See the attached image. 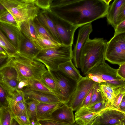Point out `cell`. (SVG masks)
Here are the masks:
<instances>
[{
	"mask_svg": "<svg viewBox=\"0 0 125 125\" xmlns=\"http://www.w3.org/2000/svg\"><path fill=\"white\" fill-rule=\"evenodd\" d=\"M109 7L104 0H52L50 12L80 27L106 16Z\"/></svg>",
	"mask_w": 125,
	"mask_h": 125,
	"instance_id": "6da1fadb",
	"label": "cell"
},
{
	"mask_svg": "<svg viewBox=\"0 0 125 125\" xmlns=\"http://www.w3.org/2000/svg\"><path fill=\"white\" fill-rule=\"evenodd\" d=\"M107 42L103 38L88 39L81 51L79 68L85 76L94 67L105 62Z\"/></svg>",
	"mask_w": 125,
	"mask_h": 125,
	"instance_id": "7a4b0ae2",
	"label": "cell"
},
{
	"mask_svg": "<svg viewBox=\"0 0 125 125\" xmlns=\"http://www.w3.org/2000/svg\"><path fill=\"white\" fill-rule=\"evenodd\" d=\"M72 59V46L61 44L42 50L34 59L44 64L48 71L54 72L59 70L60 65Z\"/></svg>",
	"mask_w": 125,
	"mask_h": 125,
	"instance_id": "3957f363",
	"label": "cell"
},
{
	"mask_svg": "<svg viewBox=\"0 0 125 125\" xmlns=\"http://www.w3.org/2000/svg\"><path fill=\"white\" fill-rule=\"evenodd\" d=\"M9 57L17 71L20 81L23 79L40 80L42 75L48 71L45 65L41 62L18 52Z\"/></svg>",
	"mask_w": 125,
	"mask_h": 125,
	"instance_id": "277c9868",
	"label": "cell"
},
{
	"mask_svg": "<svg viewBox=\"0 0 125 125\" xmlns=\"http://www.w3.org/2000/svg\"><path fill=\"white\" fill-rule=\"evenodd\" d=\"M0 3L13 16L20 30L22 22L34 20L39 13L34 0H0Z\"/></svg>",
	"mask_w": 125,
	"mask_h": 125,
	"instance_id": "5b68a950",
	"label": "cell"
},
{
	"mask_svg": "<svg viewBox=\"0 0 125 125\" xmlns=\"http://www.w3.org/2000/svg\"><path fill=\"white\" fill-rule=\"evenodd\" d=\"M117 71L104 62L94 67L85 76L99 83L107 84L115 87H125V81L118 75Z\"/></svg>",
	"mask_w": 125,
	"mask_h": 125,
	"instance_id": "8992f818",
	"label": "cell"
},
{
	"mask_svg": "<svg viewBox=\"0 0 125 125\" xmlns=\"http://www.w3.org/2000/svg\"><path fill=\"white\" fill-rule=\"evenodd\" d=\"M105 60L119 65L125 63V32L114 35L107 42Z\"/></svg>",
	"mask_w": 125,
	"mask_h": 125,
	"instance_id": "52a82bcc",
	"label": "cell"
},
{
	"mask_svg": "<svg viewBox=\"0 0 125 125\" xmlns=\"http://www.w3.org/2000/svg\"><path fill=\"white\" fill-rule=\"evenodd\" d=\"M49 72L56 83L55 95L61 103L66 104L75 91L77 83L59 70Z\"/></svg>",
	"mask_w": 125,
	"mask_h": 125,
	"instance_id": "ba28073f",
	"label": "cell"
},
{
	"mask_svg": "<svg viewBox=\"0 0 125 125\" xmlns=\"http://www.w3.org/2000/svg\"><path fill=\"white\" fill-rule=\"evenodd\" d=\"M97 83L87 76H82L77 82L76 89L66 104L73 111L78 110L85 97Z\"/></svg>",
	"mask_w": 125,
	"mask_h": 125,
	"instance_id": "9c48e42d",
	"label": "cell"
},
{
	"mask_svg": "<svg viewBox=\"0 0 125 125\" xmlns=\"http://www.w3.org/2000/svg\"><path fill=\"white\" fill-rule=\"evenodd\" d=\"M53 21L62 44L72 46L74 32L79 27L74 25L52 13L48 12Z\"/></svg>",
	"mask_w": 125,
	"mask_h": 125,
	"instance_id": "30bf717a",
	"label": "cell"
},
{
	"mask_svg": "<svg viewBox=\"0 0 125 125\" xmlns=\"http://www.w3.org/2000/svg\"><path fill=\"white\" fill-rule=\"evenodd\" d=\"M125 119V113L120 110L109 107L99 113L92 125H116Z\"/></svg>",
	"mask_w": 125,
	"mask_h": 125,
	"instance_id": "8fae6325",
	"label": "cell"
},
{
	"mask_svg": "<svg viewBox=\"0 0 125 125\" xmlns=\"http://www.w3.org/2000/svg\"><path fill=\"white\" fill-rule=\"evenodd\" d=\"M93 31L91 23L80 27L78 30L77 39L73 50V63L77 68L79 67L80 55L82 49L86 41L89 38V35Z\"/></svg>",
	"mask_w": 125,
	"mask_h": 125,
	"instance_id": "7c38bea8",
	"label": "cell"
},
{
	"mask_svg": "<svg viewBox=\"0 0 125 125\" xmlns=\"http://www.w3.org/2000/svg\"><path fill=\"white\" fill-rule=\"evenodd\" d=\"M22 91L26 100L34 99L40 103L50 104L62 103L58 97L54 95L46 94L32 90L26 87L24 88Z\"/></svg>",
	"mask_w": 125,
	"mask_h": 125,
	"instance_id": "4fadbf2b",
	"label": "cell"
},
{
	"mask_svg": "<svg viewBox=\"0 0 125 125\" xmlns=\"http://www.w3.org/2000/svg\"><path fill=\"white\" fill-rule=\"evenodd\" d=\"M72 108L65 104L56 109L52 113L53 120L61 123L72 124L75 122Z\"/></svg>",
	"mask_w": 125,
	"mask_h": 125,
	"instance_id": "5bb4252c",
	"label": "cell"
},
{
	"mask_svg": "<svg viewBox=\"0 0 125 125\" xmlns=\"http://www.w3.org/2000/svg\"><path fill=\"white\" fill-rule=\"evenodd\" d=\"M41 50L33 41L24 35L18 52L28 58L34 59Z\"/></svg>",
	"mask_w": 125,
	"mask_h": 125,
	"instance_id": "9a60e30c",
	"label": "cell"
},
{
	"mask_svg": "<svg viewBox=\"0 0 125 125\" xmlns=\"http://www.w3.org/2000/svg\"><path fill=\"white\" fill-rule=\"evenodd\" d=\"M0 30L17 48L18 52L24 35L19 28L0 22Z\"/></svg>",
	"mask_w": 125,
	"mask_h": 125,
	"instance_id": "2e32d148",
	"label": "cell"
},
{
	"mask_svg": "<svg viewBox=\"0 0 125 125\" xmlns=\"http://www.w3.org/2000/svg\"><path fill=\"white\" fill-rule=\"evenodd\" d=\"M64 104H50L40 103L38 105L37 110V116L38 120H53L52 115L57 108Z\"/></svg>",
	"mask_w": 125,
	"mask_h": 125,
	"instance_id": "e0dca14e",
	"label": "cell"
},
{
	"mask_svg": "<svg viewBox=\"0 0 125 125\" xmlns=\"http://www.w3.org/2000/svg\"><path fill=\"white\" fill-rule=\"evenodd\" d=\"M37 18L40 22L48 31L55 41L59 44H62L56 31L54 23L48 12L44 11L39 13Z\"/></svg>",
	"mask_w": 125,
	"mask_h": 125,
	"instance_id": "ac0fdd59",
	"label": "cell"
},
{
	"mask_svg": "<svg viewBox=\"0 0 125 125\" xmlns=\"http://www.w3.org/2000/svg\"><path fill=\"white\" fill-rule=\"evenodd\" d=\"M99 113H93L86 108H80L75 113V122L79 125H92Z\"/></svg>",
	"mask_w": 125,
	"mask_h": 125,
	"instance_id": "d6986e66",
	"label": "cell"
},
{
	"mask_svg": "<svg viewBox=\"0 0 125 125\" xmlns=\"http://www.w3.org/2000/svg\"><path fill=\"white\" fill-rule=\"evenodd\" d=\"M125 3V0H115L109 7L106 15L108 23L115 29L116 26L117 17L120 10Z\"/></svg>",
	"mask_w": 125,
	"mask_h": 125,
	"instance_id": "ffe728a7",
	"label": "cell"
},
{
	"mask_svg": "<svg viewBox=\"0 0 125 125\" xmlns=\"http://www.w3.org/2000/svg\"><path fill=\"white\" fill-rule=\"evenodd\" d=\"M6 61L0 66V79H17L19 81L18 73L9 57Z\"/></svg>",
	"mask_w": 125,
	"mask_h": 125,
	"instance_id": "44dd1931",
	"label": "cell"
},
{
	"mask_svg": "<svg viewBox=\"0 0 125 125\" xmlns=\"http://www.w3.org/2000/svg\"><path fill=\"white\" fill-rule=\"evenodd\" d=\"M72 60L60 65L59 69L66 75L77 83L82 76L81 75L80 71L74 65Z\"/></svg>",
	"mask_w": 125,
	"mask_h": 125,
	"instance_id": "7402d4cb",
	"label": "cell"
},
{
	"mask_svg": "<svg viewBox=\"0 0 125 125\" xmlns=\"http://www.w3.org/2000/svg\"><path fill=\"white\" fill-rule=\"evenodd\" d=\"M20 30L23 34L29 39L34 41L37 39L38 33L33 20H29L22 22L20 26Z\"/></svg>",
	"mask_w": 125,
	"mask_h": 125,
	"instance_id": "603a6c76",
	"label": "cell"
},
{
	"mask_svg": "<svg viewBox=\"0 0 125 125\" xmlns=\"http://www.w3.org/2000/svg\"><path fill=\"white\" fill-rule=\"evenodd\" d=\"M0 46L7 52L9 56L18 52V50L1 30H0Z\"/></svg>",
	"mask_w": 125,
	"mask_h": 125,
	"instance_id": "cb8c5ba5",
	"label": "cell"
},
{
	"mask_svg": "<svg viewBox=\"0 0 125 125\" xmlns=\"http://www.w3.org/2000/svg\"><path fill=\"white\" fill-rule=\"evenodd\" d=\"M29 81V84L26 87L30 89L46 94L55 95L54 92L41 80L32 79Z\"/></svg>",
	"mask_w": 125,
	"mask_h": 125,
	"instance_id": "d4e9b609",
	"label": "cell"
},
{
	"mask_svg": "<svg viewBox=\"0 0 125 125\" xmlns=\"http://www.w3.org/2000/svg\"><path fill=\"white\" fill-rule=\"evenodd\" d=\"M7 99L8 106L10 108L12 113L14 112L15 105L17 103L26 100L23 91L18 89L13 93L8 95Z\"/></svg>",
	"mask_w": 125,
	"mask_h": 125,
	"instance_id": "484cf974",
	"label": "cell"
},
{
	"mask_svg": "<svg viewBox=\"0 0 125 125\" xmlns=\"http://www.w3.org/2000/svg\"><path fill=\"white\" fill-rule=\"evenodd\" d=\"M33 41L42 50L54 47L60 45L44 37L38 33L37 39Z\"/></svg>",
	"mask_w": 125,
	"mask_h": 125,
	"instance_id": "4316f807",
	"label": "cell"
},
{
	"mask_svg": "<svg viewBox=\"0 0 125 125\" xmlns=\"http://www.w3.org/2000/svg\"><path fill=\"white\" fill-rule=\"evenodd\" d=\"M12 118V112L9 106L0 107V125H10Z\"/></svg>",
	"mask_w": 125,
	"mask_h": 125,
	"instance_id": "83f0119b",
	"label": "cell"
},
{
	"mask_svg": "<svg viewBox=\"0 0 125 125\" xmlns=\"http://www.w3.org/2000/svg\"><path fill=\"white\" fill-rule=\"evenodd\" d=\"M103 101H108L104 96L101 92L99 83H97L94 87L91 100L87 107L97 103Z\"/></svg>",
	"mask_w": 125,
	"mask_h": 125,
	"instance_id": "f1b7e54d",
	"label": "cell"
},
{
	"mask_svg": "<svg viewBox=\"0 0 125 125\" xmlns=\"http://www.w3.org/2000/svg\"><path fill=\"white\" fill-rule=\"evenodd\" d=\"M29 119H37V107L40 102L34 99L26 100Z\"/></svg>",
	"mask_w": 125,
	"mask_h": 125,
	"instance_id": "f546056e",
	"label": "cell"
},
{
	"mask_svg": "<svg viewBox=\"0 0 125 125\" xmlns=\"http://www.w3.org/2000/svg\"><path fill=\"white\" fill-rule=\"evenodd\" d=\"M33 21L35 28L39 34L46 38L50 40L58 43L48 31L40 22L37 17L33 20Z\"/></svg>",
	"mask_w": 125,
	"mask_h": 125,
	"instance_id": "4dcf8cb0",
	"label": "cell"
},
{
	"mask_svg": "<svg viewBox=\"0 0 125 125\" xmlns=\"http://www.w3.org/2000/svg\"><path fill=\"white\" fill-rule=\"evenodd\" d=\"M40 80L55 94L56 88V83L49 71H48L45 73L42 77Z\"/></svg>",
	"mask_w": 125,
	"mask_h": 125,
	"instance_id": "1f68e13d",
	"label": "cell"
},
{
	"mask_svg": "<svg viewBox=\"0 0 125 125\" xmlns=\"http://www.w3.org/2000/svg\"><path fill=\"white\" fill-rule=\"evenodd\" d=\"M111 104L108 101H103L96 103L85 108L90 111L99 113L105 109L110 107Z\"/></svg>",
	"mask_w": 125,
	"mask_h": 125,
	"instance_id": "d6a6232c",
	"label": "cell"
},
{
	"mask_svg": "<svg viewBox=\"0 0 125 125\" xmlns=\"http://www.w3.org/2000/svg\"><path fill=\"white\" fill-rule=\"evenodd\" d=\"M0 22L1 23L17 27L19 28L16 21L14 17L7 10L0 14Z\"/></svg>",
	"mask_w": 125,
	"mask_h": 125,
	"instance_id": "836d02e7",
	"label": "cell"
},
{
	"mask_svg": "<svg viewBox=\"0 0 125 125\" xmlns=\"http://www.w3.org/2000/svg\"><path fill=\"white\" fill-rule=\"evenodd\" d=\"M14 118L20 125H30L28 116L21 112L12 114Z\"/></svg>",
	"mask_w": 125,
	"mask_h": 125,
	"instance_id": "e575fe53",
	"label": "cell"
},
{
	"mask_svg": "<svg viewBox=\"0 0 125 125\" xmlns=\"http://www.w3.org/2000/svg\"><path fill=\"white\" fill-rule=\"evenodd\" d=\"M52 0H34L35 5L38 8L48 12H50Z\"/></svg>",
	"mask_w": 125,
	"mask_h": 125,
	"instance_id": "d590c367",
	"label": "cell"
},
{
	"mask_svg": "<svg viewBox=\"0 0 125 125\" xmlns=\"http://www.w3.org/2000/svg\"><path fill=\"white\" fill-rule=\"evenodd\" d=\"M125 94V86L123 87L120 93L115 97L111 107L120 110V105Z\"/></svg>",
	"mask_w": 125,
	"mask_h": 125,
	"instance_id": "8d00e7d4",
	"label": "cell"
},
{
	"mask_svg": "<svg viewBox=\"0 0 125 125\" xmlns=\"http://www.w3.org/2000/svg\"><path fill=\"white\" fill-rule=\"evenodd\" d=\"M26 101V100H23L17 103L15 105L14 111L12 114L17 112H21L26 115L28 117Z\"/></svg>",
	"mask_w": 125,
	"mask_h": 125,
	"instance_id": "74e56055",
	"label": "cell"
},
{
	"mask_svg": "<svg viewBox=\"0 0 125 125\" xmlns=\"http://www.w3.org/2000/svg\"><path fill=\"white\" fill-rule=\"evenodd\" d=\"M99 85L103 94L111 105L115 97L106 89L103 84L99 83Z\"/></svg>",
	"mask_w": 125,
	"mask_h": 125,
	"instance_id": "f35d334b",
	"label": "cell"
},
{
	"mask_svg": "<svg viewBox=\"0 0 125 125\" xmlns=\"http://www.w3.org/2000/svg\"><path fill=\"white\" fill-rule=\"evenodd\" d=\"M7 94L6 91L1 86H0V107L8 106L7 99Z\"/></svg>",
	"mask_w": 125,
	"mask_h": 125,
	"instance_id": "ab89813d",
	"label": "cell"
},
{
	"mask_svg": "<svg viewBox=\"0 0 125 125\" xmlns=\"http://www.w3.org/2000/svg\"><path fill=\"white\" fill-rule=\"evenodd\" d=\"M38 125H79L75 122L72 124H67L53 120H41L38 121Z\"/></svg>",
	"mask_w": 125,
	"mask_h": 125,
	"instance_id": "60d3db41",
	"label": "cell"
},
{
	"mask_svg": "<svg viewBox=\"0 0 125 125\" xmlns=\"http://www.w3.org/2000/svg\"><path fill=\"white\" fill-rule=\"evenodd\" d=\"M94 87L91 90L84 98L80 108H85L89 104L91 99Z\"/></svg>",
	"mask_w": 125,
	"mask_h": 125,
	"instance_id": "b9f144b4",
	"label": "cell"
},
{
	"mask_svg": "<svg viewBox=\"0 0 125 125\" xmlns=\"http://www.w3.org/2000/svg\"><path fill=\"white\" fill-rule=\"evenodd\" d=\"M125 20V3L121 9L117 17L116 22L117 26L120 23Z\"/></svg>",
	"mask_w": 125,
	"mask_h": 125,
	"instance_id": "7bdbcfd3",
	"label": "cell"
},
{
	"mask_svg": "<svg viewBox=\"0 0 125 125\" xmlns=\"http://www.w3.org/2000/svg\"><path fill=\"white\" fill-rule=\"evenodd\" d=\"M117 69L118 75L125 81V63L120 65L119 68Z\"/></svg>",
	"mask_w": 125,
	"mask_h": 125,
	"instance_id": "ee69618b",
	"label": "cell"
},
{
	"mask_svg": "<svg viewBox=\"0 0 125 125\" xmlns=\"http://www.w3.org/2000/svg\"><path fill=\"white\" fill-rule=\"evenodd\" d=\"M114 35L125 32V20L120 23L115 29Z\"/></svg>",
	"mask_w": 125,
	"mask_h": 125,
	"instance_id": "f6af8a7d",
	"label": "cell"
},
{
	"mask_svg": "<svg viewBox=\"0 0 125 125\" xmlns=\"http://www.w3.org/2000/svg\"><path fill=\"white\" fill-rule=\"evenodd\" d=\"M29 84V80L23 79L19 81L17 88V89L23 90V89L28 86Z\"/></svg>",
	"mask_w": 125,
	"mask_h": 125,
	"instance_id": "bcb514c9",
	"label": "cell"
},
{
	"mask_svg": "<svg viewBox=\"0 0 125 125\" xmlns=\"http://www.w3.org/2000/svg\"><path fill=\"white\" fill-rule=\"evenodd\" d=\"M119 107L120 110L121 111L125 108V94L123 98Z\"/></svg>",
	"mask_w": 125,
	"mask_h": 125,
	"instance_id": "7dc6e473",
	"label": "cell"
},
{
	"mask_svg": "<svg viewBox=\"0 0 125 125\" xmlns=\"http://www.w3.org/2000/svg\"><path fill=\"white\" fill-rule=\"evenodd\" d=\"M6 10H7L3 5L0 3V14L4 12Z\"/></svg>",
	"mask_w": 125,
	"mask_h": 125,
	"instance_id": "c3c4849f",
	"label": "cell"
},
{
	"mask_svg": "<svg viewBox=\"0 0 125 125\" xmlns=\"http://www.w3.org/2000/svg\"><path fill=\"white\" fill-rule=\"evenodd\" d=\"M10 125H20L13 118L11 120Z\"/></svg>",
	"mask_w": 125,
	"mask_h": 125,
	"instance_id": "681fc988",
	"label": "cell"
},
{
	"mask_svg": "<svg viewBox=\"0 0 125 125\" xmlns=\"http://www.w3.org/2000/svg\"><path fill=\"white\" fill-rule=\"evenodd\" d=\"M105 2L108 4L109 5V3L111 1H112L111 0H104Z\"/></svg>",
	"mask_w": 125,
	"mask_h": 125,
	"instance_id": "f907efd6",
	"label": "cell"
},
{
	"mask_svg": "<svg viewBox=\"0 0 125 125\" xmlns=\"http://www.w3.org/2000/svg\"><path fill=\"white\" fill-rule=\"evenodd\" d=\"M122 111L125 113V108L122 110Z\"/></svg>",
	"mask_w": 125,
	"mask_h": 125,
	"instance_id": "816d5d0a",
	"label": "cell"
},
{
	"mask_svg": "<svg viewBox=\"0 0 125 125\" xmlns=\"http://www.w3.org/2000/svg\"><path fill=\"white\" fill-rule=\"evenodd\" d=\"M116 125H125V124H123L121 123H120V124H117Z\"/></svg>",
	"mask_w": 125,
	"mask_h": 125,
	"instance_id": "f5cc1de1",
	"label": "cell"
},
{
	"mask_svg": "<svg viewBox=\"0 0 125 125\" xmlns=\"http://www.w3.org/2000/svg\"><path fill=\"white\" fill-rule=\"evenodd\" d=\"M124 121L125 122V119L124 120Z\"/></svg>",
	"mask_w": 125,
	"mask_h": 125,
	"instance_id": "db71d44e",
	"label": "cell"
}]
</instances>
